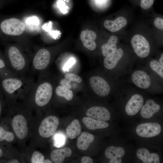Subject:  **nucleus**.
<instances>
[{
    "instance_id": "16",
    "label": "nucleus",
    "mask_w": 163,
    "mask_h": 163,
    "mask_svg": "<svg viewBox=\"0 0 163 163\" xmlns=\"http://www.w3.org/2000/svg\"><path fill=\"white\" fill-rule=\"evenodd\" d=\"M12 158L19 159L23 163L21 152L17 148L0 143V159L8 160Z\"/></svg>"
},
{
    "instance_id": "39",
    "label": "nucleus",
    "mask_w": 163,
    "mask_h": 163,
    "mask_svg": "<svg viewBox=\"0 0 163 163\" xmlns=\"http://www.w3.org/2000/svg\"><path fill=\"white\" fill-rule=\"evenodd\" d=\"M159 63L162 66H163V54H161V57L159 59Z\"/></svg>"
},
{
    "instance_id": "22",
    "label": "nucleus",
    "mask_w": 163,
    "mask_h": 163,
    "mask_svg": "<svg viewBox=\"0 0 163 163\" xmlns=\"http://www.w3.org/2000/svg\"><path fill=\"white\" fill-rule=\"evenodd\" d=\"M127 23L126 19L120 16L113 21L106 20L104 23L105 27L112 32H116L125 26Z\"/></svg>"
},
{
    "instance_id": "10",
    "label": "nucleus",
    "mask_w": 163,
    "mask_h": 163,
    "mask_svg": "<svg viewBox=\"0 0 163 163\" xmlns=\"http://www.w3.org/2000/svg\"><path fill=\"white\" fill-rule=\"evenodd\" d=\"M131 44L134 50L139 57L144 58L147 56L150 51V46L147 40L143 36L136 34L132 37Z\"/></svg>"
},
{
    "instance_id": "6",
    "label": "nucleus",
    "mask_w": 163,
    "mask_h": 163,
    "mask_svg": "<svg viewBox=\"0 0 163 163\" xmlns=\"http://www.w3.org/2000/svg\"><path fill=\"white\" fill-rule=\"evenodd\" d=\"M25 28V24L23 22L16 18L6 19L0 23V30L5 35H19L24 32Z\"/></svg>"
},
{
    "instance_id": "21",
    "label": "nucleus",
    "mask_w": 163,
    "mask_h": 163,
    "mask_svg": "<svg viewBox=\"0 0 163 163\" xmlns=\"http://www.w3.org/2000/svg\"><path fill=\"white\" fill-rule=\"evenodd\" d=\"M72 153L71 149L67 147L54 149L50 153V160L54 163H62L65 158L70 156Z\"/></svg>"
},
{
    "instance_id": "33",
    "label": "nucleus",
    "mask_w": 163,
    "mask_h": 163,
    "mask_svg": "<svg viewBox=\"0 0 163 163\" xmlns=\"http://www.w3.org/2000/svg\"><path fill=\"white\" fill-rule=\"evenodd\" d=\"M54 137V144L55 146L59 147L64 144L65 138L63 135L60 134H56Z\"/></svg>"
},
{
    "instance_id": "4",
    "label": "nucleus",
    "mask_w": 163,
    "mask_h": 163,
    "mask_svg": "<svg viewBox=\"0 0 163 163\" xmlns=\"http://www.w3.org/2000/svg\"><path fill=\"white\" fill-rule=\"evenodd\" d=\"M59 124V120L55 115H50L42 120L40 117L37 116L27 145L37 149L40 147L42 140L53 136Z\"/></svg>"
},
{
    "instance_id": "3",
    "label": "nucleus",
    "mask_w": 163,
    "mask_h": 163,
    "mask_svg": "<svg viewBox=\"0 0 163 163\" xmlns=\"http://www.w3.org/2000/svg\"><path fill=\"white\" fill-rule=\"evenodd\" d=\"M53 88L48 81L39 79L22 101L37 116H40L42 110L48 104L53 95Z\"/></svg>"
},
{
    "instance_id": "37",
    "label": "nucleus",
    "mask_w": 163,
    "mask_h": 163,
    "mask_svg": "<svg viewBox=\"0 0 163 163\" xmlns=\"http://www.w3.org/2000/svg\"><path fill=\"white\" fill-rule=\"evenodd\" d=\"M154 25L157 28L163 30V19L159 17L156 18L154 22Z\"/></svg>"
},
{
    "instance_id": "7",
    "label": "nucleus",
    "mask_w": 163,
    "mask_h": 163,
    "mask_svg": "<svg viewBox=\"0 0 163 163\" xmlns=\"http://www.w3.org/2000/svg\"><path fill=\"white\" fill-rule=\"evenodd\" d=\"M0 143L11 147L16 148V144L17 146L15 136L5 115L0 120Z\"/></svg>"
},
{
    "instance_id": "25",
    "label": "nucleus",
    "mask_w": 163,
    "mask_h": 163,
    "mask_svg": "<svg viewBox=\"0 0 163 163\" xmlns=\"http://www.w3.org/2000/svg\"><path fill=\"white\" fill-rule=\"evenodd\" d=\"M82 121L86 127L90 130L105 128L108 127L109 125L106 121L96 120L88 117H84Z\"/></svg>"
},
{
    "instance_id": "32",
    "label": "nucleus",
    "mask_w": 163,
    "mask_h": 163,
    "mask_svg": "<svg viewBox=\"0 0 163 163\" xmlns=\"http://www.w3.org/2000/svg\"><path fill=\"white\" fill-rule=\"evenodd\" d=\"M6 107V103L3 92L0 87V120L4 116Z\"/></svg>"
},
{
    "instance_id": "2",
    "label": "nucleus",
    "mask_w": 163,
    "mask_h": 163,
    "mask_svg": "<svg viewBox=\"0 0 163 163\" xmlns=\"http://www.w3.org/2000/svg\"><path fill=\"white\" fill-rule=\"evenodd\" d=\"M30 77L13 76L0 79V87L6 105L22 101L35 83Z\"/></svg>"
},
{
    "instance_id": "17",
    "label": "nucleus",
    "mask_w": 163,
    "mask_h": 163,
    "mask_svg": "<svg viewBox=\"0 0 163 163\" xmlns=\"http://www.w3.org/2000/svg\"><path fill=\"white\" fill-rule=\"evenodd\" d=\"M132 78L133 83L141 88H147L150 85L151 81L150 77L143 71H135L133 74Z\"/></svg>"
},
{
    "instance_id": "24",
    "label": "nucleus",
    "mask_w": 163,
    "mask_h": 163,
    "mask_svg": "<svg viewBox=\"0 0 163 163\" xmlns=\"http://www.w3.org/2000/svg\"><path fill=\"white\" fill-rule=\"evenodd\" d=\"M94 139L93 135L86 132H82L78 138L77 142L78 148L80 149L85 151L88 148L90 144Z\"/></svg>"
},
{
    "instance_id": "14",
    "label": "nucleus",
    "mask_w": 163,
    "mask_h": 163,
    "mask_svg": "<svg viewBox=\"0 0 163 163\" xmlns=\"http://www.w3.org/2000/svg\"><path fill=\"white\" fill-rule=\"evenodd\" d=\"M144 102L142 97L136 94L131 97L127 103L125 110L129 116H133L136 114L141 108Z\"/></svg>"
},
{
    "instance_id": "27",
    "label": "nucleus",
    "mask_w": 163,
    "mask_h": 163,
    "mask_svg": "<svg viewBox=\"0 0 163 163\" xmlns=\"http://www.w3.org/2000/svg\"><path fill=\"white\" fill-rule=\"evenodd\" d=\"M82 128L78 120L75 119L68 126L66 129L67 136L71 139H73L81 133Z\"/></svg>"
},
{
    "instance_id": "36",
    "label": "nucleus",
    "mask_w": 163,
    "mask_h": 163,
    "mask_svg": "<svg viewBox=\"0 0 163 163\" xmlns=\"http://www.w3.org/2000/svg\"><path fill=\"white\" fill-rule=\"evenodd\" d=\"M75 62V60L74 58H70L64 66L63 70L64 71H68L74 64Z\"/></svg>"
},
{
    "instance_id": "15",
    "label": "nucleus",
    "mask_w": 163,
    "mask_h": 163,
    "mask_svg": "<svg viewBox=\"0 0 163 163\" xmlns=\"http://www.w3.org/2000/svg\"><path fill=\"white\" fill-rule=\"evenodd\" d=\"M104 154L105 157L110 159V163H121V158L124 155L125 151L122 147L111 145L106 149Z\"/></svg>"
},
{
    "instance_id": "34",
    "label": "nucleus",
    "mask_w": 163,
    "mask_h": 163,
    "mask_svg": "<svg viewBox=\"0 0 163 163\" xmlns=\"http://www.w3.org/2000/svg\"><path fill=\"white\" fill-rule=\"evenodd\" d=\"M155 0H141L140 6L144 9L150 8L153 5Z\"/></svg>"
},
{
    "instance_id": "11",
    "label": "nucleus",
    "mask_w": 163,
    "mask_h": 163,
    "mask_svg": "<svg viewBox=\"0 0 163 163\" xmlns=\"http://www.w3.org/2000/svg\"><path fill=\"white\" fill-rule=\"evenodd\" d=\"M161 130V125L155 122L140 124L137 126L136 129L137 134L144 138H150L157 136L159 134Z\"/></svg>"
},
{
    "instance_id": "38",
    "label": "nucleus",
    "mask_w": 163,
    "mask_h": 163,
    "mask_svg": "<svg viewBox=\"0 0 163 163\" xmlns=\"http://www.w3.org/2000/svg\"><path fill=\"white\" fill-rule=\"evenodd\" d=\"M81 161L82 163H93V162L92 159L87 156L83 157L82 158Z\"/></svg>"
},
{
    "instance_id": "19",
    "label": "nucleus",
    "mask_w": 163,
    "mask_h": 163,
    "mask_svg": "<svg viewBox=\"0 0 163 163\" xmlns=\"http://www.w3.org/2000/svg\"><path fill=\"white\" fill-rule=\"evenodd\" d=\"M137 157L141 160L143 163H159V156L155 153H150L148 150L144 148H140L137 151Z\"/></svg>"
},
{
    "instance_id": "40",
    "label": "nucleus",
    "mask_w": 163,
    "mask_h": 163,
    "mask_svg": "<svg viewBox=\"0 0 163 163\" xmlns=\"http://www.w3.org/2000/svg\"><path fill=\"white\" fill-rule=\"evenodd\" d=\"M0 57L3 58L6 60L4 56H3L1 54H0Z\"/></svg>"
},
{
    "instance_id": "5",
    "label": "nucleus",
    "mask_w": 163,
    "mask_h": 163,
    "mask_svg": "<svg viewBox=\"0 0 163 163\" xmlns=\"http://www.w3.org/2000/svg\"><path fill=\"white\" fill-rule=\"evenodd\" d=\"M6 55L7 62L13 72L18 76H25L30 64L20 50L11 46L7 49Z\"/></svg>"
},
{
    "instance_id": "26",
    "label": "nucleus",
    "mask_w": 163,
    "mask_h": 163,
    "mask_svg": "<svg viewBox=\"0 0 163 163\" xmlns=\"http://www.w3.org/2000/svg\"><path fill=\"white\" fill-rule=\"evenodd\" d=\"M118 40L117 36H112L109 38L107 43L101 46L102 53L104 56L106 57L109 56L116 50V44Z\"/></svg>"
},
{
    "instance_id": "13",
    "label": "nucleus",
    "mask_w": 163,
    "mask_h": 163,
    "mask_svg": "<svg viewBox=\"0 0 163 163\" xmlns=\"http://www.w3.org/2000/svg\"><path fill=\"white\" fill-rule=\"evenodd\" d=\"M86 115L89 117L104 121H108L110 119L109 111L101 106H94L89 108L87 110Z\"/></svg>"
},
{
    "instance_id": "12",
    "label": "nucleus",
    "mask_w": 163,
    "mask_h": 163,
    "mask_svg": "<svg viewBox=\"0 0 163 163\" xmlns=\"http://www.w3.org/2000/svg\"><path fill=\"white\" fill-rule=\"evenodd\" d=\"M90 86L94 92L101 97L107 96L110 91V87L103 78L97 76H93L89 79Z\"/></svg>"
},
{
    "instance_id": "20",
    "label": "nucleus",
    "mask_w": 163,
    "mask_h": 163,
    "mask_svg": "<svg viewBox=\"0 0 163 163\" xmlns=\"http://www.w3.org/2000/svg\"><path fill=\"white\" fill-rule=\"evenodd\" d=\"M141 109V116L145 118H149L159 110L160 107L153 100L150 99L146 101Z\"/></svg>"
},
{
    "instance_id": "29",
    "label": "nucleus",
    "mask_w": 163,
    "mask_h": 163,
    "mask_svg": "<svg viewBox=\"0 0 163 163\" xmlns=\"http://www.w3.org/2000/svg\"><path fill=\"white\" fill-rule=\"evenodd\" d=\"M65 78L61 79L59 82V84L61 86L67 88H70L69 85L71 82H75L78 83H80L82 81V79L78 75L72 73H67L65 75Z\"/></svg>"
},
{
    "instance_id": "1",
    "label": "nucleus",
    "mask_w": 163,
    "mask_h": 163,
    "mask_svg": "<svg viewBox=\"0 0 163 163\" xmlns=\"http://www.w3.org/2000/svg\"><path fill=\"white\" fill-rule=\"evenodd\" d=\"M5 115L15 136L17 148L21 152L30 137L36 116L21 101L6 105Z\"/></svg>"
},
{
    "instance_id": "18",
    "label": "nucleus",
    "mask_w": 163,
    "mask_h": 163,
    "mask_svg": "<svg viewBox=\"0 0 163 163\" xmlns=\"http://www.w3.org/2000/svg\"><path fill=\"white\" fill-rule=\"evenodd\" d=\"M80 38L85 47L91 50L96 49L97 45L94 40L97 38V35L95 32L91 30H83L81 33Z\"/></svg>"
},
{
    "instance_id": "30",
    "label": "nucleus",
    "mask_w": 163,
    "mask_h": 163,
    "mask_svg": "<svg viewBox=\"0 0 163 163\" xmlns=\"http://www.w3.org/2000/svg\"><path fill=\"white\" fill-rule=\"evenodd\" d=\"M55 93L57 96L63 97L68 101L71 100L73 97L72 91L69 89L61 85L56 87L55 90Z\"/></svg>"
},
{
    "instance_id": "28",
    "label": "nucleus",
    "mask_w": 163,
    "mask_h": 163,
    "mask_svg": "<svg viewBox=\"0 0 163 163\" xmlns=\"http://www.w3.org/2000/svg\"><path fill=\"white\" fill-rule=\"evenodd\" d=\"M17 76L11 70L6 60L0 57V79Z\"/></svg>"
},
{
    "instance_id": "8",
    "label": "nucleus",
    "mask_w": 163,
    "mask_h": 163,
    "mask_svg": "<svg viewBox=\"0 0 163 163\" xmlns=\"http://www.w3.org/2000/svg\"><path fill=\"white\" fill-rule=\"evenodd\" d=\"M51 59L50 52L42 48L37 51L32 59L31 67L33 71L38 73L45 69L49 65Z\"/></svg>"
},
{
    "instance_id": "31",
    "label": "nucleus",
    "mask_w": 163,
    "mask_h": 163,
    "mask_svg": "<svg viewBox=\"0 0 163 163\" xmlns=\"http://www.w3.org/2000/svg\"><path fill=\"white\" fill-rule=\"evenodd\" d=\"M149 65L151 69L163 78V66L155 60H152L150 62Z\"/></svg>"
},
{
    "instance_id": "9",
    "label": "nucleus",
    "mask_w": 163,
    "mask_h": 163,
    "mask_svg": "<svg viewBox=\"0 0 163 163\" xmlns=\"http://www.w3.org/2000/svg\"><path fill=\"white\" fill-rule=\"evenodd\" d=\"M21 152L24 163H53L50 159L45 158L43 154L37 148L27 145Z\"/></svg>"
},
{
    "instance_id": "35",
    "label": "nucleus",
    "mask_w": 163,
    "mask_h": 163,
    "mask_svg": "<svg viewBox=\"0 0 163 163\" xmlns=\"http://www.w3.org/2000/svg\"><path fill=\"white\" fill-rule=\"evenodd\" d=\"M26 23L28 25L37 26L39 24V21L37 17L33 16L27 18L26 20Z\"/></svg>"
},
{
    "instance_id": "23",
    "label": "nucleus",
    "mask_w": 163,
    "mask_h": 163,
    "mask_svg": "<svg viewBox=\"0 0 163 163\" xmlns=\"http://www.w3.org/2000/svg\"><path fill=\"white\" fill-rule=\"evenodd\" d=\"M123 52L121 48H119L112 55L106 57L104 60V65L107 69H111L114 68L122 57Z\"/></svg>"
}]
</instances>
